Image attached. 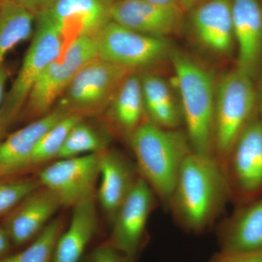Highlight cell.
Instances as JSON below:
<instances>
[{"label":"cell","instance_id":"obj_13","mask_svg":"<svg viewBox=\"0 0 262 262\" xmlns=\"http://www.w3.org/2000/svg\"><path fill=\"white\" fill-rule=\"evenodd\" d=\"M112 3L108 0H55L47 10L61 32L64 50L82 36L97 37L112 20Z\"/></svg>","mask_w":262,"mask_h":262},{"label":"cell","instance_id":"obj_29","mask_svg":"<svg viewBox=\"0 0 262 262\" xmlns=\"http://www.w3.org/2000/svg\"><path fill=\"white\" fill-rule=\"evenodd\" d=\"M208 262H262V251L215 253Z\"/></svg>","mask_w":262,"mask_h":262},{"label":"cell","instance_id":"obj_5","mask_svg":"<svg viewBox=\"0 0 262 262\" xmlns=\"http://www.w3.org/2000/svg\"><path fill=\"white\" fill-rule=\"evenodd\" d=\"M35 23L32 42L21 67L10 91L5 96L3 120L6 128L21 113L39 77L64 51L61 32L48 10L36 15Z\"/></svg>","mask_w":262,"mask_h":262},{"label":"cell","instance_id":"obj_17","mask_svg":"<svg viewBox=\"0 0 262 262\" xmlns=\"http://www.w3.org/2000/svg\"><path fill=\"white\" fill-rule=\"evenodd\" d=\"M98 169V201L112 223L139 177L136 175L132 164L115 150L106 149L100 153Z\"/></svg>","mask_w":262,"mask_h":262},{"label":"cell","instance_id":"obj_8","mask_svg":"<svg viewBox=\"0 0 262 262\" xmlns=\"http://www.w3.org/2000/svg\"><path fill=\"white\" fill-rule=\"evenodd\" d=\"M131 72L98 57L77 72L59 105L82 116L96 113L112 102L122 81Z\"/></svg>","mask_w":262,"mask_h":262},{"label":"cell","instance_id":"obj_6","mask_svg":"<svg viewBox=\"0 0 262 262\" xmlns=\"http://www.w3.org/2000/svg\"><path fill=\"white\" fill-rule=\"evenodd\" d=\"M98 57L97 37L82 36L71 42L33 86L23 108L24 117L34 120L51 112L77 72Z\"/></svg>","mask_w":262,"mask_h":262},{"label":"cell","instance_id":"obj_10","mask_svg":"<svg viewBox=\"0 0 262 262\" xmlns=\"http://www.w3.org/2000/svg\"><path fill=\"white\" fill-rule=\"evenodd\" d=\"M100 153L58 159L39 172L37 180L56 194L62 206L73 207L94 195Z\"/></svg>","mask_w":262,"mask_h":262},{"label":"cell","instance_id":"obj_21","mask_svg":"<svg viewBox=\"0 0 262 262\" xmlns=\"http://www.w3.org/2000/svg\"><path fill=\"white\" fill-rule=\"evenodd\" d=\"M140 77L149 121L164 128L177 129L182 121V110L168 82L154 74L144 73Z\"/></svg>","mask_w":262,"mask_h":262},{"label":"cell","instance_id":"obj_7","mask_svg":"<svg viewBox=\"0 0 262 262\" xmlns=\"http://www.w3.org/2000/svg\"><path fill=\"white\" fill-rule=\"evenodd\" d=\"M98 58L130 72L163 61L170 53L167 38L150 37L110 20L98 34Z\"/></svg>","mask_w":262,"mask_h":262},{"label":"cell","instance_id":"obj_19","mask_svg":"<svg viewBox=\"0 0 262 262\" xmlns=\"http://www.w3.org/2000/svg\"><path fill=\"white\" fill-rule=\"evenodd\" d=\"M70 225L57 241L52 262H81L88 246L97 231L95 196L72 207Z\"/></svg>","mask_w":262,"mask_h":262},{"label":"cell","instance_id":"obj_27","mask_svg":"<svg viewBox=\"0 0 262 262\" xmlns=\"http://www.w3.org/2000/svg\"><path fill=\"white\" fill-rule=\"evenodd\" d=\"M40 186L39 181L31 179L0 182V215L14 209Z\"/></svg>","mask_w":262,"mask_h":262},{"label":"cell","instance_id":"obj_30","mask_svg":"<svg viewBox=\"0 0 262 262\" xmlns=\"http://www.w3.org/2000/svg\"><path fill=\"white\" fill-rule=\"evenodd\" d=\"M9 77V71L4 64L0 66V138L4 134L5 127L3 120V105L5 98V90Z\"/></svg>","mask_w":262,"mask_h":262},{"label":"cell","instance_id":"obj_22","mask_svg":"<svg viewBox=\"0 0 262 262\" xmlns=\"http://www.w3.org/2000/svg\"><path fill=\"white\" fill-rule=\"evenodd\" d=\"M111 103L114 122L130 139L142 123L145 113L140 76L135 72L129 74L117 89Z\"/></svg>","mask_w":262,"mask_h":262},{"label":"cell","instance_id":"obj_12","mask_svg":"<svg viewBox=\"0 0 262 262\" xmlns=\"http://www.w3.org/2000/svg\"><path fill=\"white\" fill-rule=\"evenodd\" d=\"M230 184L251 195L262 189V120L253 117L231 150L225 163Z\"/></svg>","mask_w":262,"mask_h":262},{"label":"cell","instance_id":"obj_9","mask_svg":"<svg viewBox=\"0 0 262 262\" xmlns=\"http://www.w3.org/2000/svg\"><path fill=\"white\" fill-rule=\"evenodd\" d=\"M156 196L139 176L112 222V232L106 243L136 260L145 244L146 225L154 209Z\"/></svg>","mask_w":262,"mask_h":262},{"label":"cell","instance_id":"obj_28","mask_svg":"<svg viewBox=\"0 0 262 262\" xmlns=\"http://www.w3.org/2000/svg\"><path fill=\"white\" fill-rule=\"evenodd\" d=\"M85 262H135V260L125 256L106 242L95 248Z\"/></svg>","mask_w":262,"mask_h":262},{"label":"cell","instance_id":"obj_33","mask_svg":"<svg viewBox=\"0 0 262 262\" xmlns=\"http://www.w3.org/2000/svg\"><path fill=\"white\" fill-rule=\"evenodd\" d=\"M206 0H179V5L183 11H191Z\"/></svg>","mask_w":262,"mask_h":262},{"label":"cell","instance_id":"obj_14","mask_svg":"<svg viewBox=\"0 0 262 262\" xmlns=\"http://www.w3.org/2000/svg\"><path fill=\"white\" fill-rule=\"evenodd\" d=\"M62 205L55 193L40 186L15 207L5 228L13 246H27L50 223Z\"/></svg>","mask_w":262,"mask_h":262},{"label":"cell","instance_id":"obj_18","mask_svg":"<svg viewBox=\"0 0 262 262\" xmlns=\"http://www.w3.org/2000/svg\"><path fill=\"white\" fill-rule=\"evenodd\" d=\"M69 114L67 108L58 105L0 143V177L28 167L31 155L42 136Z\"/></svg>","mask_w":262,"mask_h":262},{"label":"cell","instance_id":"obj_3","mask_svg":"<svg viewBox=\"0 0 262 262\" xmlns=\"http://www.w3.org/2000/svg\"><path fill=\"white\" fill-rule=\"evenodd\" d=\"M182 119L193 152L213 155L215 87L211 72L180 52L171 56Z\"/></svg>","mask_w":262,"mask_h":262},{"label":"cell","instance_id":"obj_38","mask_svg":"<svg viewBox=\"0 0 262 262\" xmlns=\"http://www.w3.org/2000/svg\"><path fill=\"white\" fill-rule=\"evenodd\" d=\"M2 4H3V3H2ZM2 4H0V6H1Z\"/></svg>","mask_w":262,"mask_h":262},{"label":"cell","instance_id":"obj_32","mask_svg":"<svg viewBox=\"0 0 262 262\" xmlns=\"http://www.w3.org/2000/svg\"><path fill=\"white\" fill-rule=\"evenodd\" d=\"M9 234L5 227L0 226V258L5 257L9 255L10 248L12 246Z\"/></svg>","mask_w":262,"mask_h":262},{"label":"cell","instance_id":"obj_36","mask_svg":"<svg viewBox=\"0 0 262 262\" xmlns=\"http://www.w3.org/2000/svg\"><path fill=\"white\" fill-rule=\"evenodd\" d=\"M9 1V0H0V4H2V3H4L5 2Z\"/></svg>","mask_w":262,"mask_h":262},{"label":"cell","instance_id":"obj_11","mask_svg":"<svg viewBox=\"0 0 262 262\" xmlns=\"http://www.w3.org/2000/svg\"><path fill=\"white\" fill-rule=\"evenodd\" d=\"M184 11L179 5L161 6L144 0H114L111 20L150 37L167 38L180 28Z\"/></svg>","mask_w":262,"mask_h":262},{"label":"cell","instance_id":"obj_37","mask_svg":"<svg viewBox=\"0 0 262 262\" xmlns=\"http://www.w3.org/2000/svg\"><path fill=\"white\" fill-rule=\"evenodd\" d=\"M108 1L112 2V3H113V2L114 1V0H108Z\"/></svg>","mask_w":262,"mask_h":262},{"label":"cell","instance_id":"obj_4","mask_svg":"<svg viewBox=\"0 0 262 262\" xmlns=\"http://www.w3.org/2000/svg\"><path fill=\"white\" fill-rule=\"evenodd\" d=\"M256 104L251 76L238 68L223 76L215 89L214 151L225 166L236 141L254 116Z\"/></svg>","mask_w":262,"mask_h":262},{"label":"cell","instance_id":"obj_25","mask_svg":"<svg viewBox=\"0 0 262 262\" xmlns=\"http://www.w3.org/2000/svg\"><path fill=\"white\" fill-rule=\"evenodd\" d=\"M82 120V115L70 113L55 124L38 143L31 155L28 166L39 165L58 158L71 130Z\"/></svg>","mask_w":262,"mask_h":262},{"label":"cell","instance_id":"obj_23","mask_svg":"<svg viewBox=\"0 0 262 262\" xmlns=\"http://www.w3.org/2000/svg\"><path fill=\"white\" fill-rule=\"evenodd\" d=\"M36 15L23 5L9 0L0 6V66L5 56L19 43L34 34Z\"/></svg>","mask_w":262,"mask_h":262},{"label":"cell","instance_id":"obj_34","mask_svg":"<svg viewBox=\"0 0 262 262\" xmlns=\"http://www.w3.org/2000/svg\"><path fill=\"white\" fill-rule=\"evenodd\" d=\"M152 4L161 5V6H174L179 5V0H144Z\"/></svg>","mask_w":262,"mask_h":262},{"label":"cell","instance_id":"obj_35","mask_svg":"<svg viewBox=\"0 0 262 262\" xmlns=\"http://www.w3.org/2000/svg\"><path fill=\"white\" fill-rule=\"evenodd\" d=\"M259 107H260V113H261L262 120V83L261 86V90H260V94H259Z\"/></svg>","mask_w":262,"mask_h":262},{"label":"cell","instance_id":"obj_15","mask_svg":"<svg viewBox=\"0 0 262 262\" xmlns=\"http://www.w3.org/2000/svg\"><path fill=\"white\" fill-rule=\"evenodd\" d=\"M191 24L206 50L219 56L230 54L235 45L232 0H206L191 10Z\"/></svg>","mask_w":262,"mask_h":262},{"label":"cell","instance_id":"obj_26","mask_svg":"<svg viewBox=\"0 0 262 262\" xmlns=\"http://www.w3.org/2000/svg\"><path fill=\"white\" fill-rule=\"evenodd\" d=\"M108 143L106 136L82 120L71 130L57 159L102 152L106 149Z\"/></svg>","mask_w":262,"mask_h":262},{"label":"cell","instance_id":"obj_24","mask_svg":"<svg viewBox=\"0 0 262 262\" xmlns=\"http://www.w3.org/2000/svg\"><path fill=\"white\" fill-rule=\"evenodd\" d=\"M64 229V223L60 219L51 220L24 250L0 258V262H52L57 241Z\"/></svg>","mask_w":262,"mask_h":262},{"label":"cell","instance_id":"obj_1","mask_svg":"<svg viewBox=\"0 0 262 262\" xmlns=\"http://www.w3.org/2000/svg\"><path fill=\"white\" fill-rule=\"evenodd\" d=\"M230 187L222 162L192 151L183 163L169 205L184 228L200 233L220 213Z\"/></svg>","mask_w":262,"mask_h":262},{"label":"cell","instance_id":"obj_2","mask_svg":"<svg viewBox=\"0 0 262 262\" xmlns=\"http://www.w3.org/2000/svg\"><path fill=\"white\" fill-rule=\"evenodd\" d=\"M130 141L139 175L169 204L183 163L192 151L187 134L147 121L136 129Z\"/></svg>","mask_w":262,"mask_h":262},{"label":"cell","instance_id":"obj_31","mask_svg":"<svg viewBox=\"0 0 262 262\" xmlns=\"http://www.w3.org/2000/svg\"><path fill=\"white\" fill-rule=\"evenodd\" d=\"M19 4L23 5L27 9L37 15L40 12L47 10L51 8L55 0H14Z\"/></svg>","mask_w":262,"mask_h":262},{"label":"cell","instance_id":"obj_16","mask_svg":"<svg viewBox=\"0 0 262 262\" xmlns=\"http://www.w3.org/2000/svg\"><path fill=\"white\" fill-rule=\"evenodd\" d=\"M232 10L237 68L253 78L262 61V3L261 0H232Z\"/></svg>","mask_w":262,"mask_h":262},{"label":"cell","instance_id":"obj_20","mask_svg":"<svg viewBox=\"0 0 262 262\" xmlns=\"http://www.w3.org/2000/svg\"><path fill=\"white\" fill-rule=\"evenodd\" d=\"M221 251H262V198L239 210L221 229Z\"/></svg>","mask_w":262,"mask_h":262}]
</instances>
